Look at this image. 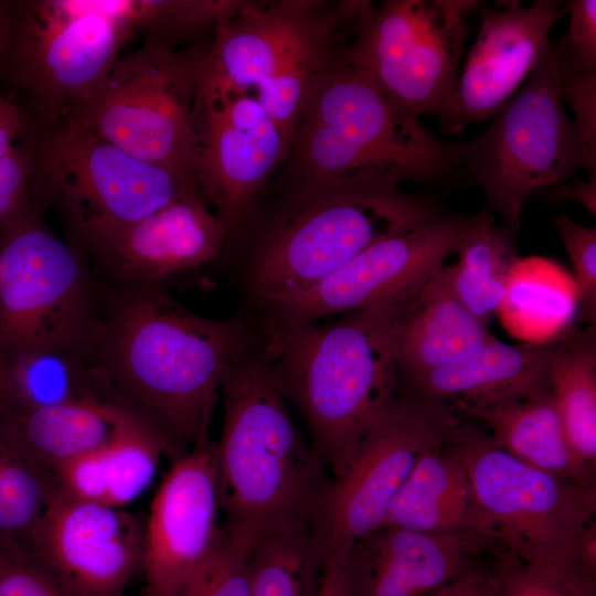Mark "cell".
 Masks as SVG:
<instances>
[{
  "instance_id": "cell-1",
  "label": "cell",
  "mask_w": 596,
  "mask_h": 596,
  "mask_svg": "<svg viewBox=\"0 0 596 596\" xmlns=\"http://www.w3.org/2000/svg\"><path fill=\"white\" fill-rule=\"evenodd\" d=\"M255 338L249 316L212 319L166 288L100 281L91 350L111 403L150 430L172 464L211 441L221 376Z\"/></svg>"
},
{
  "instance_id": "cell-2",
  "label": "cell",
  "mask_w": 596,
  "mask_h": 596,
  "mask_svg": "<svg viewBox=\"0 0 596 596\" xmlns=\"http://www.w3.org/2000/svg\"><path fill=\"white\" fill-rule=\"evenodd\" d=\"M213 441L221 530L246 550L262 535L313 523L331 483L299 428L258 333L224 370Z\"/></svg>"
},
{
  "instance_id": "cell-3",
  "label": "cell",
  "mask_w": 596,
  "mask_h": 596,
  "mask_svg": "<svg viewBox=\"0 0 596 596\" xmlns=\"http://www.w3.org/2000/svg\"><path fill=\"white\" fill-rule=\"evenodd\" d=\"M423 284L330 321L256 328L290 406L332 478L344 470L401 390L397 329Z\"/></svg>"
},
{
  "instance_id": "cell-4",
  "label": "cell",
  "mask_w": 596,
  "mask_h": 596,
  "mask_svg": "<svg viewBox=\"0 0 596 596\" xmlns=\"http://www.w3.org/2000/svg\"><path fill=\"white\" fill-rule=\"evenodd\" d=\"M345 46L306 96L286 159V190L355 180L396 187L468 181L458 141L429 131L347 58Z\"/></svg>"
},
{
  "instance_id": "cell-5",
  "label": "cell",
  "mask_w": 596,
  "mask_h": 596,
  "mask_svg": "<svg viewBox=\"0 0 596 596\" xmlns=\"http://www.w3.org/2000/svg\"><path fill=\"white\" fill-rule=\"evenodd\" d=\"M448 212L427 194L366 180L287 191L252 248L245 291L252 305L310 287L372 244Z\"/></svg>"
},
{
  "instance_id": "cell-6",
  "label": "cell",
  "mask_w": 596,
  "mask_h": 596,
  "mask_svg": "<svg viewBox=\"0 0 596 596\" xmlns=\"http://www.w3.org/2000/svg\"><path fill=\"white\" fill-rule=\"evenodd\" d=\"M23 113V111H22ZM34 153L38 199L61 216L67 241L86 256L178 196L192 179L141 161L79 123L44 124L23 113Z\"/></svg>"
},
{
  "instance_id": "cell-7",
  "label": "cell",
  "mask_w": 596,
  "mask_h": 596,
  "mask_svg": "<svg viewBox=\"0 0 596 596\" xmlns=\"http://www.w3.org/2000/svg\"><path fill=\"white\" fill-rule=\"evenodd\" d=\"M135 35L129 0L12 1L0 81L22 95L31 119L74 118Z\"/></svg>"
},
{
  "instance_id": "cell-8",
  "label": "cell",
  "mask_w": 596,
  "mask_h": 596,
  "mask_svg": "<svg viewBox=\"0 0 596 596\" xmlns=\"http://www.w3.org/2000/svg\"><path fill=\"white\" fill-rule=\"evenodd\" d=\"M446 446L469 479V531L490 542L498 554L528 563L578 566L579 539L595 521V483L517 459L471 419L451 428Z\"/></svg>"
},
{
  "instance_id": "cell-9",
  "label": "cell",
  "mask_w": 596,
  "mask_h": 596,
  "mask_svg": "<svg viewBox=\"0 0 596 596\" xmlns=\"http://www.w3.org/2000/svg\"><path fill=\"white\" fill-rule=\"evenodd\" d=\"M557 64L554 43L488 128L458 141L468 182L481 188L487 210L496 212L513 236L521 231L531 196L571 180L579 170L596 171V152L564 111Z\"/></svg>"
},
{
  "instance_id": "cell-10",
  "label": "cell",
  "mask_w": 596,
  "mask_h": 596,
  "mask_svg": "<svg viewBox=\"0 0 596 596\" xmlns=\"http://www.w3.org/2000/svg\"><path fill=\"white\" fill-rule=\"evenodd\" d=\"M33 203L0 226V358L44 347L91 349L100 281L85 253Z\"/></svg>"
},
{
  "instance_id": "cell-11",
  "label": "cell",
  "mask_w": 596,
  "mask_h": 596,
  "mask_svg": "<svg viewBox=\"0 0 596 596\" xmlns=\"http://www.w3.org/2000/svg\"><path fill=\"white\" fill-rule=\"evenodd\" d=\"M207 47L143 40L71 119L141 161L194 180L196 79Z\"/></svg>"
},
{
  "instance_id": "cell-12",
  "label": "cell",
  "mask_w": 596,
  "mask_h": 596,
  "mask_svg": "<svg viewBox=\"0 0 596 596\" xmlns=\"http://www.w3.org/2000/svg\"><path fill=\"white\" fill-rule=\"evenodd\" d=\"M476 0H385L369 4L344 53L411 113L439 119L455 92Z\"/></svg>"
},
{
  "instance_id": "cell-13",
  "label": "cell",
  "mask_w": 596,
  "mask_h": 596,
  "mask_svg": "<svg viewBox=\"0 0 596 596\" xmlns=\"http://www.w3.org/2000/svg\"><path fill=\"white\" fill-rule=\"evenodd\" d=\"M458 422L446 404L401 384L397 396L327 490L315 521L324 556L331 551L347 553L353 543L383 525L419 456L444 445Z\"/></svg>"
},
{
  "instance_id": "cell-14",
  "label": "cell",
  "mask_w": 596,
  "mask_h": 596,
  "mask_svg": "<svg viewBox=\"0 0 596 596\" xmlns=\"http://www.w3.org/2000/svg\"><path fill=\"white\" fill-rule=\"evenodd\" d=\"M201 60L193 174L230 243L254 222L263 190L272 172L286 161L289 148L254 94L213 75Z\"/></svg>"
},
{
  "instance_id": "cell-15",
  "label": "cell",
  "mask_w": 596,
  "mask_h": 596,
  "mask_svg": "<svg viewBox=\"0 0 596 596\" xmlns=\"http://www.w3.org/2000/svg\"><path fill=\"white\" fill-rule=\"evenodd\" d=\"M475 214L448 212L383 238L321 281L253 305L260 330H277L365 309L425 281L445 265Z\"/></svg>"
},
{
  "instance_id": "cell-16",
  "label": "cell",
  "mask_w": 596,
  "mask_h": 596,
  "mask_svg": "<svg viewBox=\"0 0 596 596\" xmlns=\"http://www.w3.org/2000/svg\"><path fill=\"white\" fill-rule=\"evenodd\" d=\"M143 540L137 515L56 493L23 544L75 596H124Z\"/></svg>"
},
{
  "instance_id": "cell-17",
  "label": "cell",
  "mask_w": 596,
  "mask_h": 596,
  "mask_svg": "<svg viewBox=\"0 0 596 596\" xmlns=\"http://www.w3.org/2000/svg\"><path fill=\"white\" fill-rule=\"evenodd\" d=\"M483 7L455 92L438 119L445 135L492 118L551 47L549 35L567 6L556 0Z\"/></svg>"
},
{
  "instance_id": "cell-18",
  "label": "cell",
  "mask_w": 596,
  "mask_h": 596,
  "mask_svg": "<svg viewBox=\"0 0 596 596\" xmlns=\"http://www.w3.org/2000/svg\"><path fill=\"white\" fill-rule=\"evenodd\" d=\"M220 513L210 441L172 462L152 499L141 566L147 596H177L214 549Z\"/></svg>"
},
{
  "instance_id": "cell-19",
  "label": "cell",
  "mask_w": 596,
  "mask_h": 596,
  "mask_svg": "<svg viewBox=\"0 0 596 596\" xmlns=\"http://www.w3.org/2000/svg\"><path fill=\"white\" fill-rule=\"evenodd\" d=\"M225 226L200 191L187 192L135 222L88 255L99 280L167 288L177 276L220 259Z\"/></svg>"
},
{
  "instance_id": "cell-20",
  "label": "cell",
  "mask_w": 596,
  "mask_h": 596,
  "mask_svg": "<svg viewBox=\"0 0 596 596\" xmlns=\"http://www.w3.org/2000/svg\"><path fill=\"white\" fill-rule=\"evenodd\" d=\"M490 542L470 532L424 533L382 525L344 555V596H433L480 566Z\"/></svg>"
},
{
  "instance_id": "cell-21",
  "label": "cell",
  "mask_w": 596,
  "mask_h": 596,
  "mask_svg": "<svg viewBox=\"0 0 596 596\" xmlns=\"http://www.w3.org/2000/svg\"><path fill=\"white\" fill-rule=\"evenodd\" d=\"M328 6L316 0L251 1L216 28L201 64L236 88L255 93L305 41Z\"/></svg>"
},
{
  "instance_id": "cell-22",
  "label": "cell",
  "mask_w": 596,
  "mask_h": 596,
  "mask_svg": "<svg viewBox=\"0 0 596 596\" xmlns=\"http://www.w3.org/2000/svg\"><path fill=\"white\" fill-rule=\"evenodd\" d=\"M556 338L519 344L494 338L449 364L401 381V384L419 396L446 404L461 415L526 396L549 387V369Z\"/></svg>"
},
{
  "instance_id": "cell-23",
  "label": "cell",
  "mask_w": 596,
  "mask_h": 596,
  "mask_svg": "<svg viewBox=\"0 0 596 596\" xmlns=\"http://www.w3.org/2000/svg\"><path fill=\"white\" fill-rule=\"evenodd\" d=\"M140 429L147 428L108 404L32 407L0 395V440L53 472Z\"/></svg>"
},
{
  "instance_id": "cell-24",
  "label": "cell",
  "mask_w": 596,
  "mask_h": 596,
  "mask_svg": "<svg viewBox=\"0 0 596 596\" xmlns=\"http://www.w3.org/2000/svg\"><path fill=\"white\" fill-rule=\"evenodd\" d=\"M496 337L457 296L450 265L422 285L404 312L396 334L401 381L449 364Z\"/></svg>"
},
{
  "instance_id": "cell-25",
  "label": "cell",
  "mask_w": 596,
  "mask_h": 596,
  "mask_svg": "<svg viewBox=\"0 0 596 596\" xmlns=\"http://www.w3.org/2000/svg\"><path fill=\"white\" fill-rule=\"evenodd\" d=\"M488 429L517 459L543 471L595 483V471L573 451L550 389L462 414Z\"/></svg>"
},
{
  "instance_id": "cell-26",
  "label": "cell",
  "mask_w": 596,
  "mask_h": 596,
  "mask_svg": "<svg viewBox=\"0 0 596 596\" xmlns=\"http://www.w3.org/2000/svg\"><path fill=\"white\" fill-rule=\"evenodd\" d=\"M0 395L32 407L75 403L115 406L91 349L44 347L0 358Z\"/></svg>"
},
{
  "instance_id": "cell-27",
  "label": "cell",
  "mask_w": 596,
  "mask_h": 596,
  "mask_svg": "<svg viewBox=\"0 0 596 596\" xmlns=\"http://www.w3.org/2000/svg\"><path fill=\"white\" fill-rule=\"evenodd\" d=\"M470 508L467 472L445 443L419 456L383 525L434 534L469 531Z\"/></svg>"
},
{
  "instance_id": "cell-28",
  "label": "cell",
  "mask_w": 596,
  "mask_h": 596,
  "mask_svg": "<svg viewBox=\"0 0 596 596\" xmlns=\"http://www.w3.org/2000/svg\"><path fill=\"white\" fill-rule=\"evenodd\" d=\"M162 456L161 441L137 430L56 470V493L123 508L150 486Z\"/></svg>"
},
{
  "instance_id": "cell-29",
  "label": "cell",
  "mask_w": 596,
  "mask_h": 596,
  "mask_svg": "<svg viewBox=\"0 0 596 596\" xmlns=\"http://www.w3.org/2000/svg\"><path fill=\"white\" fill-rule=\"evenodd\" d=\"M455 253L458 260L450 265L455 291L467 309L488 324L503 307L520 262L513 235L498 226L486 209L475 214Z\"/></svg>"
},
{
  "instance_id": "cell-30",
  "label": "cell",
  "mask_w": 596,
  "mask_h": 596,
  "mask_svg": "<svg viewBox=\"0 0 596 596\" xmlns=\"http://www.w3.org/2000/svg\"><path fill=\"white\" fill-rule=\"evenodd\" d=\"M549 389L574 454L596 469V324L556 338Z\"/></svg>"
},
{
  "instance_id": "cell-31",
  "label": "cell",
  "mask_w": 596,
  "mask_h": 596,
  "mask_svg": "<svg viewBox=\"0 0 596 596\" xmlns=\"http://www.w3.org/2000/svg\"><path fill=\"white\" fill-rule=\"evenodd\" d=\"M323 563L315 523L264 534L246 555L251 596H315Z\"/></svg>"
},
{
  "instance_id": "cell-32",
  "label": "cell",
  "mask_w": 596,
  "mask_h": 596,
  "mask_svg": "<svg viewBox=\"0 0 596 596\" xmlns=\"http://www.w3.org/2000/svg\"><path fill=\"white\" fill-rule=\"evenodd\" d=\"M55 494V472L0 440V538L23 543Z\"/></svg>"
},
{
  "instance_id": "cell-33",
  "label": "cell",
  "mask_w": 596,
  "mask_h": 596,
  "mask_svg": "<svg viewBox=\"0 0 596 596\" xmlns=\"http://www.w3.org/2000/svg\"><path fill=\"white\" fill-rule=\"evenodd\" d=\"M247 0H130V19L145 40L179 46L216 28L244 9Z\"/></svg>"
},
{
  "instance_id": "cell-34",
  "label": "cell",
  "mask_w": 596,
  "mask_h": 596,
  "mask_svg": "<svg viewBox=\"0 0 596 596\" xmlns=\"http://www.w3.org/2000/svg\"><path fill=\"white\" fill-rule=\"evenodd\" d=\"M492 568L497 596H596V575L576 565L535 564L499 554Z\"/></svg>"
},
{
  "instance_id": "cell-35",
  "label": "cell",
  "mask_w": 596,
  "mask_h": 596,
  "mask_svg": "<svg viewBox=\"0 0 596 596\" xmlns=\"http://www.w3.org/2000/svg\"><path fill=\"white\" fill-rule=\"evenodd\" d=\"M247 552L230 542L221 530L214 549L182 585L177 596H251Z\"/></svg>"
},
{
  "instance_id": "cell-36",
  "label": "cell",
  "mask_w": 596,
  "mask_h": 596,
  "mask_svg": "<svg viewBox=\"0 0 596 596\" xmlns=\"http://www.w3.org/2000/svg\"><path fill=\"white\" fill-rule=\"evenodd\" d=\"M0 596H75L23 544L0 538Z\"/></svg>"
},
{
  "instance_id": "cell-37",
  "label": "cell",
  "mask_w": 596,
  "mask_h": 596,
  "mask_svg": "<svg viewBox=\"0 0 596 596\" xmlns=\"http://www.w3.org/2000/svg\"><path fill=\"white\" fill-rule=\"evenodd\" d=\"M554 225L568 255L582 315L588 324H596V227L585 226L565 213Z\"/></svg>"
},
{
  "instance_id": "cell-38",
  "label": "cell",
  "mask_w": 596,
  "mask_h": 596,
  "mask_svg": "<svg viewBox=\"0 0 596 596\" xmlns=\"http://www.w3.org/2000/svg\"><path fill=\"white\" fill-rule=\"evenodd\" d=\"M34 172V153L24 139L0 157V226L33 203H42L35 194Z\"/></svg>"
},
{
  "instance_id": "cell-39",
  "label": "cell",
  "mask_w": 596,
  "mask_h": 596,
  "mask_svg": "<svg viewBox=\"0 0 596 596\" xmlns=\"http://www.w3.org/2000/svg\"><path fill=\"white\" fill-rule=\"evenodd\" d=\"M558 50V85L562 100L574 111V121L589 150L596 152V73L583 71L565 50Z\"/></svg>"
},
{
  "instance_id": "cell-40",
  "label": "cell",
  "mask_w": 596,
  "mask_h": 596,
  "mask_svg": "<svg viewBox=\"0 0 596 596\" xmlns=\"http://www.w3.org/2000/svg\"><path fill=\"white\" fill-rule=\"evenodd\" d=\"M567 11L568 30L560 40L583 71L596 73V1L575 0Z\"/></svg>"
},
{
  "instance_id": "cell-41",
  "label": "cell",
  "mask_w": 596,
  "mask_h": 596,
  "mask_svg": "<svg viewBox=\"0 0 596 596\" xmlns=\"http://www.w3.org/2000/svg\"><path fill=\"white\" fill-rule=\"evenodd\" d=\"M549 190V194L545 195L547 202L555 204L576 202L590 214H596V171L588 173L587 181L575 177L573 181L558 183Z\"/></svg>"
},
{
  "instance_id": "cell-42",
  "label": "cell",
  "mask_w": 596,
  "mask_h": 596,
  "mask_svg": "<svg viewBox=\"0 0 596 596\" xmlns=\"http://www.w3.org/2000/svg\"><path fill=\"white\" fill-rule=\"evenodd\" d=\"M496 584L493 568L478 566L444 586L433 596H485Z\"/></svg>"
},
{
  "instance_id": "cell-43",
  "label": "cell",
  "mask_w": 596,
  "mask_h": 596,
  "mask_svg": "<svg viewBox=\"0 0 596 596\" xmlns=\"http://www.w3.org/2000/svg\"><path fill=\"white\" fill-rule=\"evenodd\" d=\"M23 128V114L15 95L0 96V157L21 138Z\"/></svg>"
},
{
  "instance_id": "cell-44",
  "label": "cell",
  "mask_w": 596,
  "mask_h": 596,
  "mask_svg": "<svg viewBox=\"0 0 596 596\" xmlns=\"http://www.w3.org/2000/svg\"><path fill=\"white\" fill-rule=\"evenodd\" d=\"M345 553L331 551L324 563L315 596H344L343 563Z\"/></svg>"
},
{
  "instance_id": "cell-45",
  "label": "cell",
  "mask_w": 596,
  "mask_h": 596,
  "mask_svg": "<svg viewBox=\"0 0 596 596\" xmlns=\"http://www.w3.org/2000/svg\"><path fill=\"white\" fill-rule=\"evenodd\" d=\"M12 24V1L0 0V57L7 46Z\"/></svg>"
},
{
  "instance_id": "cell-46",
  "label": "cell",
  "mask_w": 596,
  "mask_h": 596,
  "mask_svg": "<svg viewBox=\"0 0 596 596\" xmlns=\"http://www.w3.org/2000/svg\"><path fill=\"white\" fill-rule=\"evenodd\" d=\"M494 573V572H493ZM496 576V575H494ZM485 596H497V579H496V584L494 586L492 587L491 590H489Z\"/></svg>"
}]
</instances>
